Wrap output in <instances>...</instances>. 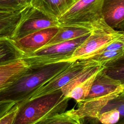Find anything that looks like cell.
<instances>
[{
    "label": "cell",
    "instance_id": "1",
    "mask_svg": "<svg viewBox=\"0 0 124 124\" xmlns=\"http://www.w3.org/2000/svg\"><path fill=\"white\" fill-rule=\"evenodd\" d=\"M73 61L31 64L10 86L0 92V102L20 103L68 66Z\"/></svg>",
    "mask_w": 124,
    "mask_h": 124
},
{
    "label": "cell",
    "instance_id": "2",
    "mask_svg": "<svg viewBox=\"0 0 124 124\" xmlns=\"http://www.w3.org/2000/svg\"><path fill=\"white\" fill-rule=\"evenodd\" d=\"M69 99L61 89L18 103L13 124H34L44 118L64 112Z\"/></svg>",
    "mask_w": 124,
    "mask_h": 124
},
{
    "label": "cell",
    "instance_id": "3",
    "mask_svg": "<svg viewBox=\"0 0 124 124\" xmlns=\"http://www.w3.org/2000/svg\"><path fill=\"white\" fill-rule=\"evenodd\" d=\"M103 68L97 74L87 96L78 103L77 108H74L81 120L94 117L109 100L123 91L121 83L106 75Z\"/></svg>",
    "mask_w": 124,
    "mask_h": 124
},
{
    "label": "cell",
    "instance_id": "4",
    "mask_svg": "<svg viewBox=\"0 0 124 124\" xmlns=\"http://www.w3.org/2000/svg\"><path fill=\"white\" fill-rule=\"evenodd\" d=\"M103 0H78L58 19L59 25L95 28L108 27L102 14Z\"/></svg>",
    "mask_w": 124,
    "mask_h": 124
},
{
    "label": "cell",
    "instance_id": "5",
    "mask_svg": "<svg viewBox=\"0 0 124 124\" xmlns=\"http://www.w3.org/2000/svg\"><path fill=\"white\" fill-rule=\"evenodd\" d=\"M90 34L74 40L45 46L31 54L25 55L23 58L29 65L70 61L75 50Z\"/></svg>",
    "mask_w": 124,
    "mask_h": 124
},
{
    "label": "cell",
    "instance_id": "6",
    "mask_svg": "<svg viewBox=\"0 0 124 124\" xmlns=\"http://www.w3.org/2000/svg\"><path fill=\"white\" fill-rule=\"evenodd\" d=\"M59 26L58 19L30 4L22 11L20 21L11 39L15 41L40 30Z\"/></svg>",
    "mask_w": 124,
    "mask_h": 124
},
{
    "label": "cell",
    "instance_id": "7",
    "mask_svg": "<svg viewBox=\"0 0 124 124\" xmlns=\"http://www.w3.org/2000/svg\"><path fill=\"white\" fill-rule=\"evenodd\" d=\"M124 34L109 27L93 29L85 40L75 50L70 61L88 58Z\"/></svg>",
    "mask_w": 124,
    "mask_h": 124
},
{
    "label": "cell",
    "instance_id": "8",
    "mask_svg": "<svg viewBox=\"0 0 124 124\" xmlns=\"http://www.w3.org/2000/svg\"><path fill=\"white\" fill-rule=\"evenodd\" d=\"M95 62H96L89 58L73 61L68 66L37 90L29 98L45 95L61 90L82 70Z\"/></svg>",
    "mask_w": 124,
    "mask_h": 124
},
{
    "label": "cell",
    "instance_id": "9",
    "mask_svg": "<svg viewBox=\"0 0 124 124\" xmlns=\"http://www.w3.org/2000/svg\"><path fill=\"white\" fill-rule=\"evenodd\" d=\"M85 119L89 124H124V91L109 100L94 117Z\"/></svg>",
    "mask_w": 124,
    "mask_h": 124
},
{
    "label": "cell",
    "instance_id": "10",
    "mask_svg": "<svg viewBox=\"0 0 124 124\" xmlns=\"http://www.w3.org/2000/svg\"><path fill=\"white\" fill-rule=\"evenodd\" d=\"M59 26L43 29L13 41L24 56L27 55L46 46L58 31Z\"/></svg>",
    "mask_w": 124,
    "mask_h": 124
},
{
    "label": "cell",
    "instance_id": "11",
    "mask_svg": "<svg viewBox=\"0 0 124 124\" xmlns=\"http://www.w3.org/2000/svg\"><path fill=\"white\" fill-rule=\"evenodd\" d=\"M102 14L108 27L124 30V0H103Z\"/></svg>",
    "mask_w": 124,
    "mask_h": 124
},
{
    "label": "cell",
    "instance_id": "12",
    "mask_svg": "<svg viewBox=\"0 0 124 124\" xmlns=\"http://www.w3.org/2000/svg\"><path fill=\"white\" fill-rule=\"evenodd\" d=\"M29 66L23 58L0 65V92L10 86Z\"/></svg>",
    "mask_w": 124,
    "mask_h": 124
},
{
    "label": "cell",
    "instance_id": "13",
    "mask_svg": "<svg viewBox=\"0 0 124 124\" xmlns=\"http://www.w3.org/2000/svg\"><path fill=\"white\" fill-rule=\"evenodd\" d=\"M75 0H32L31 5L58 19L75 2Z\"/></svg>",
    "mask_w": 124,
    "mask_h": 124
},
{
    "label": "cell",
    "instance_id": "14",
    "mask_svg": "<svg viewBox=\"0 0 124 124\" xmlns=\"http://www.w3.org/2000/svg\"><path fill=\"white\" fill-rule=\"evenodd\" d=\"M92 30L91 28L80 26L59 25L58 31L46 46L77 39L90 34Z\"/></svg>",
    "mask_w": 124,
    "mask_h": 124
},
{
    "label": "cell",
    "instance_id": "15",
    "mask_svg": "<svg viewBox=\"0 0 124 124\" xmlns=\"http://www.w3.org/2000/svg\"><path fill=\"white\" fill-rule=\"evenodd\" d=\"M24 56L12 39L0 38V65L22 59Z\"/></svg>",
    "mask_w": 124,
    "mask_h": 124
},
{
    "label": "cell",
    "instance_id": "16",
    "mask_svg": "<svg viewBox=\"0 0 124 124\" xmlns=\"http://www.w3.org/2000/svg\"><path fill=\"white\" fill-rule=\"evenodd\" d=\"M103 71L109 78L119 81L124 86V52L116 59L104 65Z\"/></svg>",
    "mask_w": 124,
    "mask_h": 124
},
{
    "label": "cell",
    "instance_id": "17",
    "mask_svg": "<svg viewBox=\"0 0 124 124\" xmlns=\"http://www.w3.org/2000/svg\"><path fill=\"white\" fill-rule=\"evenodd\" d=\"M79 120H81L75 114L73 108L64 112L44 118L34 124H73Z\"/></svg>",
    "mask_w": 124,
    "mask_h": 124
},
{
    "label": "cell",
    "instance_id": "18",
    "mask_svg": "<svg viewBox=\"0 0 124 124\" xmlns=\"http://www.w3.org/2000/svg\"><path fill=\"white\" fill-rule=\"evenodd\" d=\"M22 11L11 16L0 19V38H11L20 21Z\"/></svg>",
    "mask_w": 124,
    "mask_h": 124
},
{
    "label": "cell",
    "instance_id": "19",
    "mask_svg": "<svg viewBox=\"0 0 124 124\" xmlns=\"http://www.w3.org/2000/svg\"><path fill=\"white\" fill-rule=\"evenodd\" d=\"M97 74L92 76L91 78L74 88L68 93L66 97L70 99L72 98L75 99L77 103L84 99L90 91Z\"/></svg>",
    "mask_w": 124,
    "mask_h": 124
},
{
    "label": "cell",
    "instance_id": "20",
    "mask_svg": "<svg viewBox=\"0 0 124 124\" xmlns=\"http://www.w3.org/2000/svg\"><path fill=\"white\" fill-rule=\"evenodd\" d=\"M124 52V49L106 51L94 54L88 58L103 65L105 64L119 58L123 54Z\"/></svg>",
    "mask_w": 124,
    "mask_h": 124
},
{
    "label": "cell",
    "instance_id": "21",
    "mask_svg": "<svg viewBox=\"0 0 124 124\" xmlns=\"http://www.w3.org/2000/svg\"><path fill=\"white\" fill-rule=\"evenodd\" d=\"M18 108L16 103L5 115L0 118V124H13Z\"/></svg>",
    "mask_w": 124,
    "mask_h": 124
},
{
    "label": "cell",
    "instance_id": "22",
    "mask_svg": "<svg viewBox=\"0 0 124 124\" xmlns=\"http://www.w3.org/2000/svg\"><path fill=\"white\" fill-rule=\"evenodd\" d=\"M32 0H4V4L17 9H23L31 4Z\"/></svg>",
    "mask_w": 124,
    "mask_h": 124
},
{
    "label": "cell",
    "instance_id": "23",
    "mask_svg": "<svg viewBox=\"0 0 124 124\" xmlns=\"http://www.w3.org/2000/svg\"><path fill=\"white\" fill-rule=\"evenodd\" d=\"M23 9H17L8 6L0 5V19L11 16L14 14L21 11Z\"/></svg>",
    "mask_w": 124,
    "mask_h": 124
},
{
    "label": "cell",
    "instance_id": "24",
    "mask_svg": "<svg viewBox=\"0 0 124 124\" xmlns=\"http://www.w3.org/2000/svg\"><path fill=\"white\" fill-rule=\"evenodd\" d=\"M16 104L13 102H0V118L8 112Z\"/></svg>",
    "mask_w": 124,
    "mask_h": 124
},
{
    "label": "cell",
    "instance_id": "25",
    "mask_svg": "<svg viewBox=\"0 0 124 124\" xmlns=\"http://www.w3.org/2000/svg\"><path fill=\"white\" fill-rule=\"evenodd\" d=\"M73 124H84L82 122V120H79V121H78V122H76L73 123Z\"/></svg>",
    "mask_w": 124,
    "mask_h": 124
},
{
    "label": "cell",
    "instance_id": "26",
    "mask_svg": "<svg viewBox=\"0 0 124 124\" xmlns=\"http://www.w3.org/2000/svg\"><path fill=\"white\" fill-rule=\"evenodd\" d=\"M3 0H0V5L7 6V5H6L4 4V3H3Z\"/></svg>",
    "mask_w": 124,
    "mask_h": 124
},
{
    "label": "cell",
    "instance_id": "27",
    "mask_svg": "<svg viewBox=\"0 0 124 124\" xmlns=\"http://www.w3.org/2000/svg\"><path fill=\"white\" fill-rule=\"evenodd\" d=\"M123 91H124V88H123Z\"/></svg>",
    "mask_w": 124,
    "mask_h": 124
},
{
    "label": "cell",
    "instance_id": "28",
    "mask_svg": "<svg viewBox=\"0 0 124 124\" xmlns=\"http://www.w3.org/2000/svg\"><path fill=\"white\" fill-rule=\"evenodd\" d=\"M123 88H124V86H123Z\"/></svg>",
    "mask_w": 124,
    "mask_h": 124
},
{
    "label": "cell",
    "instance_id": "29",
    "mask_svg": "<svg viewBox=\"0 0 124 124\" xmlns=\"http://www.w3.org/2000/svg\"><path fill=\"white\" fill-rule=\"evenodd\" d=\"M75 0V1H77V0Z\"/></svg>",
    "mask_w": 124,
    "mask_h": 124
}]
</instances>
